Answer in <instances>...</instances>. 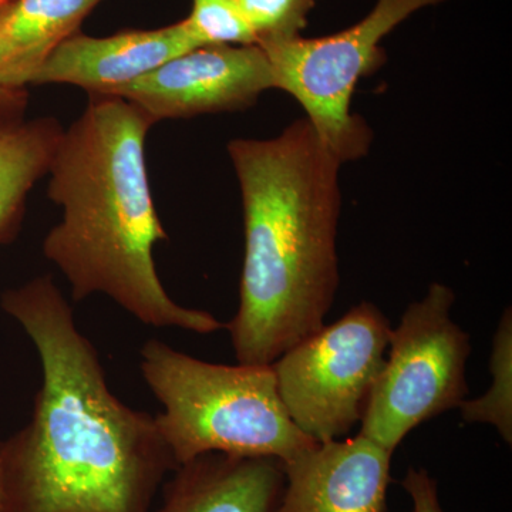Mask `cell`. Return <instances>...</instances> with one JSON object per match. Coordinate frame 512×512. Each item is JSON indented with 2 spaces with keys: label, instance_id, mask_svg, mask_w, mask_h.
<instances>
[{
  "label": "cell",
  "instance_id": "cell-2",
  "mask_svg": "<svg viewBox=\"0 0 512 512\" xmlns=\"http://www.w3.org/2000/svg\"><path fill=\"white\" fill-rule=\"evenodd\" d=\"M241 187L245 258L228 323L241 365L269 366L325 326L339 286L340 161L308 119L228 146Z\"/></svg>",
  "mask_w": 512,
  "mask_h": 512
},
{
  "label": "cell",
  "instance_id": "cell-1",
  "mask_svg": "<svg viewBox=\"0 0 512 512\" xmlns=\"http://www.w3.org/2000/svg\"><path fill=\"white\" fill-rule=\"evenodd\" d=\"M0 306L43 370L32 419L0 443L2 512H151L178 467L156 417L111 393L52 276L9 289Z\"/></svg>",
  "mask_w": 512,
  "mask_h": 512
},
{
  "label": "cell",
  "instance_id": "cell-13",
  "mask_svg": "<svg viewBox=\"0 0 512 512\" xmlns=\"http://www.w3.org/2000/svg\"><path fill=\"white\" fill-rule=\"evenodd\" d=\"M62 134L52 119L0 121V244L15 235L26 197L49 171Z\"/></svg>",
  "mask_w": 512,
  "mask_h": 512
},
{
  "label": "cell",
  "instance_id": "cell-12",
  "mask_svg": "<svg viewBox=\"0 0 512 512\" xmlns=\"http://www.w3.org/2000/svg\"><path fill=\"white\" fill-rule=\"evenodd\" d=\"M103 0H6L0 5V99L16 106L22 90Z\"/></svg>",
  "mask_w": 512,
  "mask_h": 512
},
{
  "label": "cell",
  "instance_id": "cell-7",
  "mask_svg": "<svg viewBox=\"0 0 512 512\" xmlns=\"http://www.w3.org/2000/svg\"><path fill=\"white\" fill-rule=\"evenodd\" d=\"M390 332L382 311L362 302L272 363L279 397L299 430L316 443H328L362 421Z\"/></svg>",
  "mask_w": 512,
  "mask_h": 512
},
{
  "label": "cell",
  "instance_id": "cell-19",
  "mask_svg": "<svg viewBox=\"0 0 512 512\" xmlns=\"http://www.w3.org/2000/svg\"><path fill=\"white\" fill-rule=\"evenodd\" d=\"M3 497H2V483H0V512H2Z\"/></svg>",
  "mask_w": 512,
  "mask_h": 512
},
{
  "label": "cell",
  "instance_id": "cell-16",
  "mask_svg": "<svg viewBox=\"0 0 512 512\" xmlns=\"http://www.w3.org/2000/svg\"><path fill=\"white\" fill-rule=\"evenodd\" d=\"M184 20L201 46L256 45L235 0H192L190 16Z\"/></svg>",
  "mask_w": 512,
  "mask_h": 512
},
{
  "label": "cell",
  "instance_id": "cell-14",
  "mask_svg": "<svg viewBox=\"0 0 512 512\" xmlns=\"http://www.w3.org/2000/svg\"><path fill=\"white\" fill-rule=\"evenodd\" d=\"M493 383L484 396L464 400L458 409L467 423L491 424L503 439L512 441V319L511 309L504 312L494 338L490 362Z\"/></svg>",
  "mask_w": 512,
  "mask_h": 512
},
{
  "label": "cell",
  "instance_id": "cell-5",
  "mask_svg": "<svg viewBox=\"0 0 512 512\" xmlns=\"http://www.w3.org/2000/svg\"><path fill=\"white\" fill-rule=\"evenodd\" d=\"M443 2L377 0L366 18L342 32L258 45L274 67L278 89L299 101L340 164L365 157L372 144V130L352 114L350 101L359 80L386 60L380 42L417 10Z\"/></svg>",
  "mask_w": 512,
  "mask_h": 512
},
{
  "label": "cell",
  "instance_id": "cell-3",
  "mask_svg": "<svg viewBox=\"0 0 512 512\" xmlns=\"http://www.w3.org/2000/svg\"><path fill=\"white\" fill-rule=\"evenodd\" d=\"M154 123L123 97L93 96L63 130L47 171V195L62 207L63 220L47 234L43 252L76 302L103 293L144 325L210 335L227 325L174 302L154 264V247L167 239L144 157Z\"/></svg>",
  "mask_w": 512,
  "mask_h": 512
},
{
  "label": "cell",
  "instance_id": "cell-4",
  "mask_svg": "<svg viewBox=\"0 0 512 512\" xmlns=\"http://www.w3.org/2000/svg\"><path fill=\"white\" fill-rule=\"evenodd\" d=\"M140 369L164 407L156 423L178 466L207 453L284 464L319 444L289 417L271 365H215L150 339Z\"/></svg>",
  "mask_w": 512,
  "mask_h": 512
},
{
  "label": "cell",
  "instance_id": "cell-18",
  "mask_svg": "<svg viewBox=\"0 0 512 512\" xmlns=\"http://www.w3.org/2000/svg\"><path fill=\"white\" fill-rule=\"evenodd\" d=\"M3 2H6V0H0V5H2ZM5 107H12L9 103H6L5 100L0 99V109H5Z\"/></svg>",
  "mask_w": 512,
  "mask_h": 512
},
{
  "label": "cell",
  "instance_id": "cell-11",
  "mask_svg": "<svg viewBox=\"0 0 512 512\" xmlns=\"http://www.w3.org/2000/svg\"><path fill=\"white\" fill-rule=\"evenodd\" d=\"M170 476L156 512H276L285 487L284 464L272 457L201 454Z\"/></svg>",
  "mask_w": 512,
  "mask_h": 512
},
{
  "label": "cell",
  "instance_id": "cell-10",
  "mask_svg": "<svg viewBox=\"0 0 512 512\" xmlns=\"http://www.w3.org/2000/svg\"><path fill=\"white\" fill-rule=\"evenodd\" d=\"M201 47L187 22L109 37L73 35L57 47L35 84L66 83L92 96H109L174 57Z\"/></svg>",
  "mask_w": 512,
  "mask_h": 512
},
{
  "label": "cell",
  "instance_id": "cell-6",
  "mask_svg": "<svg viewBox=\"0 0 512 512\" xmlns=\"http://www.w3.org/2000/svg\"><path fill=\"white\" fill-rule=\"evenodd\" d=\"M454 292L433 284L390 332V352L367 400L360 433L387 450L424 421L466 400L470 338L451 319Z\"/></svg>",
  "mask_w": 512,
  "mask_h": 512
},
{
  "label": "cell",
  "instance_id": "cell-8",
  "mask_svg": "<svg viewBox=\"0 0 512 512\" xmlns=\"http://www.w3.org/2000/svg\"><path fill=\"white\" fill-rule=\"evenodd\" d=\"M278 89L274 67L258 45H208L168 60L109 96L123 97L154 121L247 109Z\"/></svg>",
  "mask_w": 512,
  "mask_h": 512
},
{
  "label": "cell",
  "instance_id": "cell-17",
  "mask_svg": "<svg viewBox=\"0 0 512 512\" xmlns=\"http://www.w3.org/2000/svg\"><path fill=\"white\" fill-rule=\"evenodd\" d=\"M402 485L412 498V512H444L437 483L424 468H409Z\"/></svg>",
  "mask_w": 512,
  "mask_h": 512
},
{
  "label": "cell",
  "instance_id": "cell-9",
  "mask_svg": "<svg viewBox=\"0 0 512 512\" xmlns=\"http://www.w3.org/2000/svg\"><path fill=\"white\" fill-rule=\"evenodd\" d=\"M392 456L362 434L316 444L284 463L276 512H384Z\"/></svg>",
  "mask_w": 512,
  "mask_h": 512
},
{
  "label": "cell",
  "instance_id": "cell-15",
  "mask_svg": "<svg viewBox=\"0 0 512 512\" xmlns=\"http://www.w3.org/2000/svg\"><path fill=\"white\" fill-rule=\"evenodd\" d=\"M255 36L256 45L302 36L318 0H235Z\"/></svg>",
  "mask_w": 512,
  "mask_h": 512
}]
</instances>
